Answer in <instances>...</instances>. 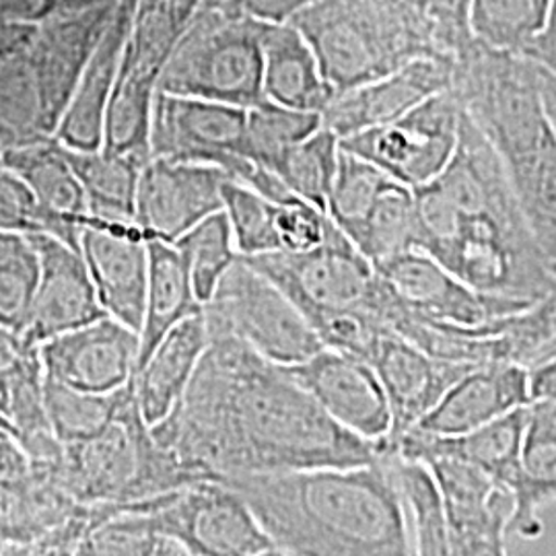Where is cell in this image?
I'll use <instances>...</instances> for the list:
<instances>
[{
    "mask_svg": "<svg viewBox=\"0 0 556 556\" xmlns=\"http://www.w3.org/2000/svg\"><path fill=\"white\" fill-rule=\"evenodd\" d=\"M431 2H435L443 11H447V13L456 15V17L468 21L470 0H431ZM468 25H470V23H468Z\"/></svg>",
    "mask_w": 556,
    "mask_h": 556,
    "instance_id": "cell-55",
    "label": "cell"
},
{
    "mask_svg": "<svg viewBox=\"0 0 556 556\" xmlns=\"http://www.w3.org/2000/svg\"><path fill=\"white\" fill-rule=\"evenodd\" d=\"M555 355H556V337H555V340H553V344H551V351H548V355H546V358L555 357Z\"/></svg>",
    "mask_w": 556,
    "mask_h": 556,
    "instance_id": "cell-57",
    "label": "cell"
},
{
    "mask_svg": "<svg viewBox=\"0 0 556 556\" xmlns=\"http://www.w3.org/2000/svg\"><path fill=\"white\" fill-rule=\"evenodd\" d=\"M324 126L318 112H301L264 100L248 110L245 155L266 169H275L301 140Z\"/></svg>",
    "mask_w": 556,
    "mask_h": 556,
    "instance_id": "cell-39",
    "label": "cell"
},
{
    "mask_svg": "<svg viewBox=\"0 0 556 556\" xmlns=\"http://www.w3.org/2000/svg\"><path fill=\"white\" fill-rule=\"evenodd\" d=\"M275 225H277L280 252L287 254H305L326 243L334 220L328 213L316 206L293 200L287 204H277L275 208Z\"/></svg>",
    "mask_w": 556,
    "mask_h": 556,
    "instance_id": "cell-44",
    "label": "cell"
},
{
    "mask_svg": "<svg viewBox=\"0 0 556 556\" xmlns=\"http://www.w3.org/2000/svg\"><path fill=\"white\" fill-rule=\"evenodd\" d=\"M114 9L116 4L79 13L56 11L36 27L27 43V56L40 85L43 112L54 137Z\"/></svg>",
    "mask_w": 556,
    "mask_h": 556,
    "instance_id": "cell-20",
    "label": "cell"
},
{
    "mask_svg": "<svg viewBox=\"0 0 556 556\" xmlns=\"http://www.w3.org/2000/svg\"><path fill=\"white\" fill-rule=\"evenodd\" d=\"M530 397L532 402L556 404V355L530 367Z\"/></svg>",
    "mask_w": 556,
    "mask_h": 556,
    "instance_id": "cell-50",
    "label": "cell"
},
{
    "mask_svg": "<svg viewBox=\"0 0 556 556\" xmlns=\"http://www.w3.org/2000/svg\"><path fill=\"white\" fill-rule=\"evenodd\" d=\"M287 371L342 429L386 450L392 408L367 361L321 349L314 357L289 365Z\"/></svg>",
    "mask_w": 556,
    "mask_h": 556,
    "instance_id": "cell-14",
    "label": "cell"
},
{
    "mask_svg": "<svg viewBox=\"0 0 556 556\" xmlns=\"http://www.w3.org/2000/svg\"><path fill=\"white\" fill-rule=\"evenodd\" d=\"M0 137L4 149L54 137L48 126L40 85L27 46L0 66Z\"/></svg>",
    "mask_w": 556,
    "mask_h": 556,
    "instance_id": "cell-34",
    "label": "cell"
},
{
    "mask_svg": "<svg viewBox=\"0 0 556 556\" xmlns=\"http://www.w3.org/2000/svg\"><path fill=\"white\" fill-rule=\"evenodd\" d=\"M540 93H542L546 118L551 122V128L556 137V75L544 68H540Z\"/></svg>",
    "mask_w": 556,
    "mask_h": 556,
    "instance_id": "cell-53",
    "label": "cell"
},
{
    "mask_svg": "<svg viewBox=\"0 0 556 556\" xmlns=\"http://www.w3.org/2000/svg\"><path fill=\"white\" fill-rule=\"evenodd\" d=\"M358 252L378 266L417 248L415 190L392 179L371 208L353 227L342 231Z\"/></svg>",
    "mask_w": 556,
    "mask_h": 556,
    "instance_id": "cell-33",
    "label": "cell"
},
{
    "mask_svg": "<svg viewBox=\"0 0 556 556\" xmlns=\"http://www.w3.org/2000/svg\"><path fill=\"white\" fill-rule=\"evenodd\" d=\"M264 25H289L318 0H208Z\"/></svg>",
    "mask_w": 556,
    "mask_h": 556,
    "instance_id": "cell-47",
    "label": "cell"
},
{
    "mask_svg": "<svg viewBox=\"0 0 556 556\" xmlns=\"http://www.w3.org/2000/svg\"><path fill=\"white\" fill-rule=\"evenodd\" d=\"M64 147V144H62ZM85 194L89 215L100 219L135 220L140 172L149 155H122L110 151H77L64 147Z\"/></svg>",
    "mask_w": 556,
    "mask_h": 556,
    "instance_id": "cell-32",
    "label": "cell"
},
{
    "mask_svg": "<svg viewBox=\"0 0 556 556\" xmlns=\"http://www.w3.org/2000/svg\"><path fill=\"white\" fill-rule=\"evenodd\" d=\"M29 470V457L20 439L0 429V477H13Z\"/></svg>",
    "mask_w": 556,
    "mask_h": 556,
    "instance_id": "cell-51",
    "label": "cell"
},
{
    "mask_svg": "<svg viewBox=\"0 0 556 556\" xmlns=\"http://www.w3.org/2000/svg\"><path fill=\"white\" fill-rule=\"evenodd\" d=\"M340 151V139L330 128L321 126L278 161L273 174H277L298 199L328 213Z\"/></svg>",
    "mask_w": 556,
    "mask_h": 556,
    "instance_id": "cell-37",
    "label": "cell"
},
{
    "mask_svg": "<svg viewBox=\"0 0 556 556\" xmlns=\"http://www.w3.org/2000/svg\"><path fill=\"white\" fill-rule=\"evenodd\" d=\"M376 270L406 312L431 324L478 330L532 309V305L478 293L417 248L381 262Z\"/></svg>",
    "mask_w": 556,
    "mask_h": 556,
    "instance_id": "cell-13",
    "label": "cell"
},
{
    "mask_svg": "<svg viewBox=\"0 0 556 556\" xmlns=\"http://www.w3.org/2000/svg\"><path fill=\"white\" fill-rule=\"evenodd\" d=\"M38 351L40 346L27 344L20 332L0 324V413L4 417L9 408L11 383L25 369V365L38 355Z\"/></svg>",
    "mask_w": 556,
    "mask_h": 556,
    "instance_id": "cell-46",
    "label": "cell"
},
{
    "mask_svg": "<svg viewBox=\"0 0 556 556\" xmlns=\"http://www.w3.org/2000/svg\"><path fill=\"white\" fill-rule=\"evenodd\" d=\"M264 100L321 114L334 98L318 56L295 25H264Z\"/></svg>",
    "mask_w": 556,
    "mask_h": 556,
    "instance_id": "cell-28",
    "label": "cell"
},
{
    "mask_svg": "<svg viewBox=\"0 0 556 556\" xmlns=\"http://www.w3.org/2000/svg\"><path fill=\"white\" fill-rule=\"evenodd\" d=\"M248 110L157 91L151 114L149 153L157 160L220 167L245 184L256 165L245 155Z\"/></svg>",
    "mask_w": 556,
    "mask_h": 556,
    "instance_id": "cell-12",
    "label": "cell"
},
{
    "mask_svg": "<svg viewBox=\"0 0 556 556\" xmlns=\"http://www.w3.org/2000/svg\"><path fill=\"white\" fill-rule=\"evenodd\" d=\"M258 556H289V555H287V553H282V551H280V548H277V546H275V548H268V551H266V553H262V555H258Z\"/></svg>",
    "mask_w": 556,
    "mask_h": 556,
    "instance_id": "cell-56",
    "label": "cell"
},
{
    "mask_svg": "<svg viewBox=\"0 0 556 556\" xmlns=\"http://www.w3.org/2000/svg\"><path fill=\"white\" fill-rule=\"evenodd\" d=\"M40 254L29 233L0 231V324L23 334L40 282Z\"/></svg>",
    "mask_w": 556,
    "mask_h": 556,
    "instance_id": "cell-40",
    "label": "cell"
},
{
    "mask_svg": "<svg viewBox=\"0 0 556 556\" xmlns=\"http://www.w3.org/2000/svg\"><path fill=\"white\" fill-rule=\"evenodd\" d=\"M151 429L197 482L353 468L386 454L236 338H211L178 406Z\"/></svg>",
    "mask_w": 556,
    "mask_h": 556,
    "instance_id": "cell-1",
    "label": "cell"
},
{
    "mask_svg": "<svg viewBox=\"0 0 556 556\" xmlns=\"http://www.w3.org/2000/svg\"><path fill=\"white\" fill-rule=\"evenodd\" d=\"M79 252L105 314L140 334L149 280V239L139 225L89 215L80 229Z\"/></svg>",
    "mask_w": 556,
    "mask_h": 556,
    "instance_id": "cell-17",
    "label": "cell"
},
{
    "mask_svg": "<svg viewBox=\"0 0 556 556\" xmlns=\"http://www.w3.org/2000/svg\"><path fill=\"white\" fill-rule=\"evenodd\" d=\"M119 0H60V13H79V11H91L100 7H112L118 4Z\"/></svg>",
    "mask_w": 556,
    "mask_h": 556,
    "instance_id": "cell-54",
    "label": "cell"
},
{
    "mask_svg": "<svg viewBox=\"0 0 556 556\" xmlns=\"http://www.w3.org/2000/svg\"><path fill=\"white\" fill-rule=\"evenodd\" d=\"M137 4L139 0H119L80 75L56 130V139L68 149L100 151L103 147L108 105L118 80Z\"/></svg>",
    "mask_w": 556,
    "mask_h": 556,
    "instance_id": "cell-24",
    "label": "cell"
},
{
    "mask_svg": "<svg viewBox=\"0 0 556 556\" xmlns=\"http://www.w3.org/2000/svg\"><path fill=\"white\" fill-rule=\"evenodd\" d=\"M417 250L478 293L540 305L556 293V273L517 208L497 151L464 112L454 160L415 190Z\"/></svg>",
    "mask_w": 556,
    "mask_h": 556,
    "instance_id": "cell-2",
    "label": "cell"
},
{
    "mask_svg": "<svg viewBox=\"0 0 556 556\" xmlns=\"http://www.w3.org/2000/svg\"><path fill=\"white\" fill-rule=\"evenodd\" d=\"M243 260L260 275L270 278L298 305L299 312L312 307L363 309L376 316L381 278L337 223L326 243L312 252H275Z\"/></svg>",
    "mask_w": 556,
    "mask_h": 556,
    "instance_id": "cell-11",
    "label": "cell"
},
{
    "mask_svg": "<svg viewBox=\"0 0 556 556\" xmlns=\"http://www.w3.org/2000/svg\"><path fill=\"white\" fill-rule=\"evenodd\" d=\"M208 342L206 319L200 312L174 326L140 365L135 390L140 413L149 427L160 425L178 406L199 369Z\"/></svg>",
    "mask_w": 556,
    "mask_h": 556,
    "instance_id": "cell-26",
    "label": "cell"
},
{
    "mask_svg": "<svg viewBox=\"0 0 556 556\" xmlns=\"http://www.w3.org/2000/svg\"><path fill=\"white\" fill-rule=\"evenodd\" d=\"M229 176L215 165L151 160L140 172L137 225L147 239L176 243L199 223L223 211Z\"/></svg>",
    "mask_w": 556,
    "mask_h": 556,
    "instance_id": "cell-15",
    "label": "cell"
},
{
    "mask_svg": "<svg viewBox=\"0 0 556 556\" xmlns=\"http://www.w3.org/2000/svg\"><path fill=\"white\" fill-rule=\"evenodd\" d=\"M392 179L374 163L342 149L328 200L330 219L337 223L340 231H346L363 219Z\"/></svg>",
    "mask_w": 556,
    "mask_h": 556,
    "instance_id": "cell-43",
    "label": "cell"
},
{
    "mask_svg": "<svg viewBox=\"0 0 556 556\" xmlns=\"http://www.w3.org/2000/svg\"><path fill=\"white\" fill-rule=\"evenodd\" d=\"M526 418L528 406L517 408L477 431L454 438L427 435L422 431L410 429L394 445L392 454L404 462L417 464H427L441 457L464 462L468 466H475L486 477L493 478L497 484L511 493L519 477Z\"/></svg>",
    "mask_w": 556,
    "mask_h": 556,
    "instance_id": "cell-25",
    "label": "cell"
},
{
    "mask_svg": "<svg viewBox=\"0 0 556 556\" xmlns=\"http://www.w3.org/2000/svg\"><path fill=\"white\" fill-rule=\"evenodd\" d=\"M60 0H0V25H41L59 11Z\"/></svg>",
    "mask_w": 556,
    "mask_h": 556,
    "instance_id": "cell-48",
    "label": "cell"
},
{
    "mask_svg": "<svg viewBox=\"0 0 556 556\" xmlns=\"http://www.w3.org/2000/svg\"><path fill=\"white\" fill-rule=\"evenodd\" d=\"M132 383L112 394H91L68 388L43 374L46 415L54 438L60 443H75L101 433L118 415Z\"/></svg>",
    "mask_w": 556,
    "mask_h": 556,
    "instance_id": "cell-35",
    "label": "cell"
},
{
    "mask_svg": "<svg viewBox=\"0 0 556 556\" xmlns=\"http://www.w3.org/2000/svg\"><path fill=\"white\" fill-rule=\"evenodd\" d=\"M295 25L334 93L392 75L415 60L456 64L475 43L468 25L431 0H318Z\"/></svg>",
    "mask_w": 556,
    "mask_h": 556,
    "instance_id": "cell-4",
    "label": "cell"
},
{
    "mask_svg": "<svg viewBox=\"0 0 556 556\" xmlns=\"http://www.w3.org/2000/svg\"><path fill=\"white\" fill-rule=\"evenodd\" d=\"M530 402L528 367L519 363H486L457 379L415 429L439 438L464 435Z\"/></svg>",
    "mask_w": 556,
    "mask_h": 556,
    "instance_id": "cell-23",
    "label": "cell"
},
{
    "mask_svg": "<svg viewBox=\"0 0 556 556\" xmlns=\"http://www.w3.org/2000/svg\"><path fill=\"white\" fill-rule=\"evenodd\" d=\"M521 56L532 60L540 68L556 75V0H551L548 17L534 40L526 46Z\"/></svg>",
    "mask_w": 556,
    "mask_h": 556,
    "instance_id": "cell-49",
    "label": "cell"
},
{
    "mask_svg": "<svg viewBox=\"0 0 556 556\" xmlns=\"http://www.w3.org/2000/svg\"><path fill=\"white\" fill-rule=\"evenodd\" d=\"M507 534H542L540 509L556 501V404L530 402Z\"/></svg>",
    "mask_w": 556,
    "mask_h": 556,
    "instance_id": "cell-30",
    "label": "cell"
},
{
    "mask_svg": "<svg viewBox=\"0 0 556 556\" xmlns=\"http://www.w3.org/2000/svg\"><path fill=\"white\" fill-rule=\"evenodd\" d=\"M202 314L208 337L236 338L282 367L299 365L324 349L298 305L243 258L220 278Z\"/></svg>",
    "mask_w": 556,
    "mask_h": 556,
    "instance_id": "cell-8",
    "label": "cell"
},
{
    "mask_svg": "<svg viewBox=\"0 0 556 556\" xmlns=\"http://www.w3.org/2000/svg\"><path fill=\"white\" fill-rule=\"evenodd\" d=\"M160 91L243 110L262 103V23L206 2L167 60Z\"/></svg>",
    "mask_w": 556,
    "mask_h": 556,
    "instance_id": "cell-6",
    "label": "cell"
},
{
    "mask_svg": "<svg viewBox=\"0 0 556 556\" xmlns=\"http://www.w3.org/2000/svg\"><path fill=\"white\" fill-rule=\"evenodd\" d=\"M551 0H470L472 38L486 48L521 54L548 17Z\"/></svg>",
    "mask_w": 556,
    "mask_h": 556,
    "instance_id": "cell-36",
    "label": "cell"
},
{
    "mask_svg": "<svg viewBox=\"0 0 556 556\" xmlns=\"http://www.w3.org/2000/svg\"><path fill=\"white\" fill-rule=\"evenodd\" d=\"M29 238L40 254L41 270L29 321L21 334L25 342L41 346L64 332L105 318L96 282L79 250L46 233H29Z\"/></svg>",
    "mask_w": 556,
    "mask_h": 556,
    "instance_id": "cell-18",
    "label": "cell"
},
{
    "mask_svg": "<svg viewBox=\"0 0 556 556\" xmlns=\"http://www.w3.org/2000/svg\"><path fill=\"white\" fill-rule=\"evenodd\" d=\"M462 114L464 108L450 89L422 101L406 116L357 132L340 144L390 178L418 190L439 178L454 160Z\"/></svg>",
    "mask_w": 556,
    "mask_h": 556,
    "instance_id": "cell-10",
    "label": "cell"
},
{
    "mask_svg": "<svg viewBox=\"0 0 556 556\" xmlns=\"http://www.w3.org/2000/svg\"><path fill=\"white\" fill-rule=\"evenodd\" d=\"M289 556H415L394 454L376 464L225 480Z\"/></svg>",
    "mask_w": 556,
    "mask_h": 556,
    "instance_id": "cell-3",
    "label": "cell"
},
{
    "mask_svg": "<svg viewBox=\"0 0 556 556\" xmlns=\"http://www.w3.org/2000/svg\"><path fill=\"white\" fill-rule=\"evenodd\" d=\"M202 312L188 264L167 241H149V280L140 328L139 367L174 326Z\"/></svg>",
    "mask_w": 556,
    "mask_h": 556,
    "instance_id": "cell-31",
    "label": "cell"
},
{
    "mask_svg": "<svg viewBox=\"0 0 556 556\" xmlns=\"http://www.w3.org/2000/svg\"><path fill=\"white\" fill-rule=\"evenodd\" d=\"M0 165L20 176L38 202V233L79 250L80 229L89 217V200L64 147L56 137L13 144Z\"/></svg>",
    "mask_w": 556,
    "mask_h": 556,
    "instance_id": "cell-22",
    "label": "cell"
},
{
    "mask_svg": "<svg viewBox=\"0 0 556 556\" xmlns=\"http://www.w3.org/2000/svg\"><path fill=\"white\" fill-rule=\"evenodd\" d=\"M79 556H192L132 509L110 505L80 544Z\"/></svg>",
    "mask_w": 556,
    "mask_h": 556,
    "instance_id": "cell-38",
    "label": "cell"
},
{
    "mask_svg": "<svg viewBox=\"0 0 556 556\" xmlns=\"http://www.w3.org/2000/svg\"><path fill=\"white\" fill-rule=\"evenodd\" d=\"M275 208V202L264 199L250 186L239 184L236 179L225 184L223 211L231 225L233 241L241 258L280 252Z\"/></svg>",
    "mask_w": 556,
    "mask_h": 556,
    "instance_id": "cell-42",
    "label": "cell"
},
{
    "mask_svg": "<svg viewBox=\"0 0 556 556\" xmlns=\"http://www.w3.org/2000/svg\"><path fill=\"white\" fill-rule=\"evenodd\" d=\"M48 378L91 394H112L139 371L140 334L112 316L64 332L40 346Z\"/></svg>",
    "mask_w": 556,
    "mask_h": 556,
    "instance_id": "cell-16",
    "label": "cell"
},
{
    "mask_svg": "<svg viewBox=\"0 0 556 556\" xmlns=\"http://www.w3.org/2000/svg\"><path fill=\"white\" fill-rule=\"evenodd\" d=\"M91 505H83L60 486L46 470H29L0 477V540L31 542L52 534L85 516Z\"/></svg>",
    "mask_w": 556,
    "mask_h": 556,
    "instance_id": "cell-29",
    "label": "cell"
},
{
    "mask_svg": "<svg viewBox=\"0 0 556 556\" xmlns=\"http://www.w3.org/2000/svg\"><path fill=\"white\" fill-rule=\"evenodd\" d=\"M517 208L556 273V137L553 128L498 155Z\"/></svg>",
    "mask_w": 556,
    "mask_h": 556,
    "instance_id": "cell-27",
    "label": "cell"
},
{
    "mask_svg": "<svg viewBox=\"0 0 556 556\" xmlns=\"http://www.w3.org/2000/svg\"><path fill=\"white\" fill-rule=\"evenodd\" d=\"M124 509L137 511L192 556H258L275 548L248 503L217 480H200Z\"/></svg>",
    "mask_w": 556,
    "mask_h": 556,
    "instance_id": "cell-9",
    "label": "cell"
},
{
    "mask_svg": "<svg viewBox=\"0 0 556 556\" xmlns=\"http://www.w3.org/2000/svg\"><path fill=\"white\" fill-rule=\"evenodd\" d=\"M34 468L56 478L83 505L126 507L197 482L153 435L140 413L135 383L101 433L62 443L54 462Z\"/></svg>",
    "mask_w": 556,
    "mask_h": 556,
    "instance_id": "cell-5",
    "label": "cell"
},
{
    "mask_svg": "<svg viewBox=\"0 0 556 556\" xmlns=\"http://www.w3.org/2000/svg\"><path fill=\"white\" fill-rule=\"evenodd\" d=\"M36 27L38 25H0V66L31 41Z\"/></svg>",
    "mask_w": 556,
    "mask_h": 556,
    "instance_id": "cell-52",
    "label": "cell"
},
{
    "mask_svg": "<svg viewBox=\"0 0 556 556\" xmlns=\"http://www.w3.org/2000/svg\"><path fill=\"white\" fill-rule=\"evenodd\" d=\"M2 151H4V142H2V137H0V160H2ZM2 167V165H0Z\"/></svg>",
    "mask_w": 556,
    "mask_h": 556,
    "instance_id": "cell-58",
    "label": "cell"
},
{
    "mask_svg": "<svg viewBox=\"0 0 556 556\" xmlns=\"http://www.w3.org/2000/svg\"><path fill=\"white\" fill-rule=\"evenodd\" d=\"M0 231L38 233V202L27 184L0 167Z\"/></svg>",
    "mask_w": 556,
    "mask_h": 556,
    "instance_id": "cell-45",
    "label": "cell"
},
{
    "mask_svg": "<svg viewBox=\"0 0 556 556\" xmlns=\"http://www.w3.org/2000/svg\"><path fill=\"white\" fill-rule=\"evenodd\" d=\"M369 365L376 369L392 408L386 454H392L397 441L435 408L457 379L478 367L433 357L394 332L381 338Z\"/></svg>",
    "mask_w": 556,
    "mask_h": 556,
    "instance_id": "cell-21",
    "label": "cell"
},
{
    "mask_svg": "<svg viewBox=\"0 0 556 556\" xmlns=\"http://www.w3.org/2000/svg\"><path fill=\"white\" fill-rule=\"evenodd\" d=\"M208 0H139L118 80L108 105L103 147L110 153H149L153 101L165 64Z\"/></svg>",
    "mask_w": 556,
    "mask_h": 556,
    "instance_id": "cell-7",
    "label": "cell"
},
{
    "mask_svg": "<svg viewBox=\"0 0 556 556\" xmlns=\"http://www.w3.org/2000/svg\"><path fill=\"white\" fill-rule=\"evenodd\" d=\"M174 245L188 264L197 298L202 305L213 298L220 278L241 258L225 211L206 217L184 233Z\"/></svg>",
    "mask_w": 556,
    "mask_h": 556,
    "instance_id": "cell-41",
    "label": "cell"
},
{
    "mask_svg": "<svg viewBox=\"0 0 556 556\" xmlns=\"http://www.w3.org/2000/svg\"><path fill=\"white\" fill-rule=\"evenodd\" d=\"M454 68L456 64L443 60H415L392 75L334 93L321 112V122L340 140L390 124L422 101L450 91Z\"/></svg>",
    "mask_w": 556,
    "mask_h": 556,
    "instance_id": "cell-19",
    "label": "cell"
}]
</instances>
